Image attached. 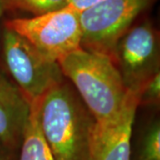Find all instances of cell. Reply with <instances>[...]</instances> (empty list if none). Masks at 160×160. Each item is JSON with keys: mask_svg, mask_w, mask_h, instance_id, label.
Masks as SVG:
<instances>
[{"mask_svg": "<svg viewBox=\"0 0 160 160\" xmlns=\"http://www.w3.org/2000/svg\"><path fill=\"white\" fill-rule=\"evenodd\" d=\"M41 129L54 160H89L96 121L72 85L63 80L38 100Z\"/></svg>", "mask_w": 160, "mask_h": 160, "instance_id": "1", "label": "cell"}, {"mask_svg": "<svg viewBox=\"0 0 160 160\" xmlns=\"http://www.w3.org/2000/svg\"><path fill=\"white\" fill-rule=\"evenodd\" d=\"M57 62L96 122L111 119L125 105L129 91L109 55L79 47Z\"/></svg>", "mask_w": 160, "mask_h": 160, "instance_id": "2", "label": "cell"}, {"mask_svg": "<svg viewBox=\"0 0 160 160\" xmlns=\"http://www.w3.org/2000/svg\"><path fill=\"white\" fill-rule=\"evenodd\" d=\"M1 44L6 71L30 103L65 79L59 63L47 60L25 38L6 26Z\"/></svg>", "mask_w": 160, "mask_h": 160, "instance_id": "3", "label": "cell"}, {"mask_svg": "<svg viewBox=\"0 0 160 160\" xmlns=\"http://www.w3.org/2000/svg\"><path fill=\"white\" fill-rule=\"evenodd\" d=\"M4 26L22 36L52 62H57L81 46L80 12L69 6L31 18L6 20Z\"/></svg>", "mask_w": 160, "mask_h": 160, "instance_id": "4", "label": "cell"}, {"mask_svg": "<svg viewBox=\"0 0 160 160\" xmlns=\"http://www.w3.org/2000/svg\"><path fill=\"white\" fill-rule=\"evenodd\" d=\"M155 0H102L80 12V47L109 55L115 44Z\"/></svg>", "mask_w": 160, "mask_h": 160, "instance_id": "5", "label": "cell"}, {"mask_svg": "<svg viewBox=\"0 0 160 160\" xmlns=\"http://www.w3.org/2000/svg\"><path fill=\"white\" fill-rule=\"evenodd\" d=\"M109 57L126 89L138 92L145 82L160 72L158 31L149 20L132 25L117 41Z\"/></svg>", "mask_w": 160, "mask_h": 160, "instance_id": "6", "label": "cell"}, {"mask_svg": "<svg viewBox=\"0 0 160 160\" xmlns=\"http://www.w3.org/2000/svg\"><path fill=\"white\" fill-rule=\"evenodd\" d=\"M137 109V92H129L125 105L114 118L95 123L89 160H130L132 132Z\"/></svg>", "mask_w": 160, "mask_h": 160, "instance_id": "7", "label": "cell"}, {"mask_svg": "<svg viewBox=\"0 0 160 160\" xmlns=\"http://www.w3.org/2000/svg\"><path fill=\"white\" fill-rule=\"evenodd\" d=\"M31 103L11 80L0 72V143L19 151Z\"/></svg>", "mask_w": 160, "mask_h": 160, "instance_id": "8", "label": "cell"}, {"mask_svg": "<svg viewBox=\"0 0 160 160\" xmlns=\"http://www.w3.org/2000/svg\"><path fill=\"white\" fill-rule=\"evenodd\" d=\"M18 160H54L40 126L38 100L31 102L30 115L23 132Z\"/></svg>", "mask_w": 160, "mask_h": 160, "instance_id": "9", "label": "cell"}, {"mask_svg": "<svg viewBox=\"0 0 160 160\" xmlns=\"http://www.w3.org/2000/svg\"><path fill=\"white\" fill-rule=\"evenodd\" d=\"M130 160H160V120L154 115L132 132Z\"/></svg>", "mask_w": 160, "mask_h": 160, "instance_id": "10", "label": "cell"}, {"mask_svg": "<svg viewBox=\"0 0 160 160\" xmlns=\"http://www.w3.org/2000/svg\"><path fill=\"white\" fill-rule=\"evenodd\" d=\"M5 12H25L34 16L57 11L69 6V0H3Z\"/></svg>", "mask_w": 160, "mask_h": 160, "instance_id": "11", "label": "cell"}, {"mask_svg": "<svg viewBox=\"0 0 160 160\" xmlns=\"http://www.w3.org/2000/svg\"><path fill=\"white\" fill-rule=\"evenodd\" d=\"M138 108L154 107L158 108L160 102V72L154 75L143 84L137 92Z\"/></svg>", "mask_w": 160, "mask_h": 160, "instance_id": "12", "label": "cell"}, {"mask_svg": "<svg viewBox=\"0 0 160 160\" xmlns=\"http://www.w3.org/2000/svg\"><path fill=\"white\" fill-rule=\"evenodd\" d=\"M102 0H69V6L72 7L78 12L85 11Z\"/></svg>", "mask_w": 160, "mask_h": 160, "instance_id": "13", "label": "cell"}, {"mask_svg": "<svg viewBox=\"0 0 160 160\" xmlns=\"http://www.w3.org/2000/svg\"><path fill=\"white\" fill-rule=\"evenodd\" d=\"M19 151H13L0 143V160H18Z\"/></svg>", "mask_w": 160, "mask_h": 160, "instance_id": "14", "label": "cell"}, {"mask_svg": "<svg viewBox=\"0 0 160 160\" xmlns=\"http://www.w3.org/2000/svg\"><path fill=\"white\" fill-rule=\"evenodd\" d=\"M4 12H5V8H4L3 0H0V20H1V18L3 16Z\"/></svg>", "mask_w": 160, "mask_h": 160, "instance_id": "15", "label": "cell"}]
</instances>
